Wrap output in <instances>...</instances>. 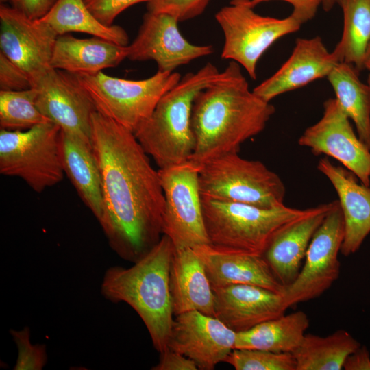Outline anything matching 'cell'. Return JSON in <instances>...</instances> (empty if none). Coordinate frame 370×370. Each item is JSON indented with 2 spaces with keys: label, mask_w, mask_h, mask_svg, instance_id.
Returning <instances> with one entry per match:
<instances>
[{
  "label": "cell",
  "mask_w": 370,
  "mask_h": 370,
  "mask_svg": "<svg viewBox=\"0 0 370 370\" xmlns=\"http://www.w3.org/2000/svg\"><path fill=\"white\" fill-rule=\"evenodd\" d=\"M92 145L101 178L98 221L110 248L135 262L160 239L164 196L158 170L132 131L96 111Z\"/></svg>",
  "instance_id": "1"
},
{
  "label": "cell",
  "mask_w": 370,
  "mask_h": 370,
  "mask_svg": "<svg viewBox=\"0 0 370 370\" xmlns=\"http://www.w3.org/2000/svg\"><path fill=\"white\" fill-rule=\"evenodd\" d=\"M240 66L230 62L195 98V147L188 161L199 169L219 156L238 153L244 142L264 130L275 112L270 102L249 90Z\"/></svg>",
  "instance_id": "2"
},
{
  "label": "cell",
  "mask_w": 370,
  "mask_h": 370,
  "mask_svg": "<svg viewBox=\"0 0 370 370\" xmlns=\"http://www.w3.org/2000/svg\"><path fill=\"white\" fill-rule=\"evenodd\" d=\"M174 249L171 239L162 234L132 266L108 268L101 284L105 299L113 303L125 302L136 312L160 354L168 348L175 316L169 285Z\"/></svg>",
  "instance_id": "3"
},
{
  "label": "cell",
  "mask_w": 370,
  "mask_h": 370,
  "mask_svg": "<svg viewBox=\"0 0 370 370\" xmlns=\"http://www.w3.org/2000/svg\"><path fill=\"white\" fill-rule=\"evenodd\" d=\"M220 71L208 62L189 72L158 101L153 112L133 132L159 169L188 161L195 147L192 110L197 93L212 84Z\"/></svg>",
  "instance_id": "4"
},
{
  "label": "cell",
  "mask_w": 370,
  "mask_h": 370,
  "mask_svg": "<svg viewBox=\"0 0 370 370\" xmlns=\"http://www.w3.org/2000/svg\"><path fill=\"white\" fill-rule=\"evenodd\" d=\"M201 201L209 244L258 256H263L278 231L313 208L301 210L284 204L264 208L202 197Z\"/></svg>",
  "instance_id": "5"
},
{
  "label": "cell",
  "mask_w": 370,
  "mask_h": 370,
  "mask_svg": "<svg viewBox=\"0 0 370 370\" xmlns=\"http://www.w3.org/2000/svg\"><path fill=\"white\" fill-rule=\"evenodd\" d=\"M202 197L243 203L264 208L284 205L286 188L280 176L262 162L238 153L210 160L199 169Z\"/></svg>",
  "instance_id": "6"
},
{
  "label": "cell",
  "mask_w": 370,
  "mask_h": 370,
  "mask_svg": "<svg viewBox=\"0 0 370 370\" xmlns=\"http://www.w3.org/2000/svg\"><path fill=\"white\" fill-rule=\"evenodd\" d=\"M61 130L51 121L25 130H0V173L23 180L42 193L60 183L64 174Z\"/></svg>",
  "instance_id": "7"
},
{
  "label": "cell",
  "mask_w": 370,
  "mask_h": 370,
  "mask_svg": "<svg viewBox=\"0 0 370 370\" xmlns=\"http://www.w3.org/2000/svg\"><path fill=\"white\" fill-rule=\"evenodd\" d=\"M75 75L97 112L132 132L149 117L160 99L182 77L175 71H157L140 80L111 77L102 71Z\"/></svg>",
  "instance_id": "8"
},
{
  "label": "cell",
  "mask_w": 370,
  "mask_h": 370,
  "mask_svg": "<svg viewBox=\"0 0 370 370\" xmlns=\"http://www.w3.org/2000/svg\"><path fill=\"white\" fill-rule=\"evenodd\" d=\"M224 35L221 58L241 65L255 80L259 59L280 38L301 24L291 14L284 18L256 13L250 0H230L215 14Z\"/></svg>",
  "instance_id": "9"
},
{
  "label": "cell",
  "mask_w": 370,
  "mask_h": 370,
  "mask_svg": "<svg viewBox=\"0 0 370 370\" xmlns=\"http://www.w3.org/2000/svg\"><path fill=\"white\" fill-rule=\"evenodd\" d=\"M164 196L162 233L175 248L209 244L205 228L199 168L187 161L158 169Z\"/></svg>",
  "instance_id": "10"
},
{
  "label": "cell",
  "mask_w": 370,
  "mask_h": 370,
  "mask_svg": "<svg viewBox=\"0 0 370 370\" xmlns=\"http://www.w3.org/2000/svg\"><path fill=\"white\" fill-rule=\"evenodd\" d=\"M343 238V213L336 200L310 241L302 269L285 287L282 296L287 308L319 297L338 279Z\"/></svg>",
  "instance_id": "11"
},
{
  "label": "cell",
  "mask_w": 370,
  "mask_h": 370,
  "mask_svg": "<svg viewBox=\"0 0 370 370\" xmlns=\"http://www.w3.org/2000/svg\"><path fill=\"white\" fill-rule=\"evenodd\" d=\"M1 53L36 82L52 69L51 61L58 36L41 18L32 19L14 7L0 6Z\"/></svg>",
  "instance_id": "12"
},
{
  "label": "cell",
  "mask_w": 370,
  "mask_h": 370,
  "mask_svg": "<svg viewBox=\"0 0 370 370\" xmlns=\"http://www.w3.org/2000/svg\"><path fill=\"white\" fill-rule=\"evenodd\" d=\"M298 143L316 156L325 154L336 159L369 186L370 150L355 134L336 98L324 102L322 117L306 129Z\"/></svg>",
  "instance_id": "13"
},
{
  "label": "cell",
  "mask_w": 370,
  "mask_h": 370,
  "mask_svg": "<svg viewBox=\"0 0 370 370\" xmlns=\"http://www.w3.org/2000/svg\"><path fill=\"white\" fill-rule=\"evenodd\" d=\"M33 88L36 106L47 119L92 144V117L97 109L75 75L52 68Z\"/></svg>",
  "instance_id": "14"
},
{
  "label": "cell",
  "mask_w": 370,
  "mask_h": 370,
  "mask_svg": "<svg viewBox=\"0 0 370 370\" xmlns=\"http://www.w3.org/2000/svg\"><path fill=\"white\" fill-rule=\"evenodd\" d=\"M178 20L162 12L145 14L138 33L127 45V58L133 61L153 60L158 71L172 73L179 66L210 55L212 45H195L181 34Z\"/></svg>",
  "instance_id": "15"
},
{
  "label": "cell",
  "mask_w": 370,
  "mask_h": 370,
  "mask_svg": "<svg viewBox=\"0 0 370 370\" xmlns=\"http://www.w3.org/2000/svg\"><path fill=\"white\" fill-rule=\"evenodd\" d=\"M175 317L168 347L193 360L199 369H214L234 349L236 332L218 318L195 310Z\"/></svg>",
  "instance_id": "16"
},
{
  "label": "cell",
  "mask_w": 370,
  "mask_h": 370,
  "mask_svg": "<svg viewBox=\"0 0 370 370\" xmlns=\"http://www.w3.org/2000/svg\"><path fill=\"white\" fill-rule=\"evenodd\" d=\"M340 61L334 51L329 52L319 36L297 38L288 59L270 77L253 89L263 100L275 97L327 77Z\"/></svg>",
  "instance_id": "17"
},
{
  "label": "cell",
  "mask_w": 370,
  "mask_h": 370,
  "mask_svg": "<svg viewBox=\"0 0 370 370\" xmlns=\"http://www.w3.org/2000/svg\"><path fill=\"white\" fill-rule=\"evenodd\" d=\"M215 317L236 332L279 317L288 309L282 294L247 284L212 288Z\"/></svg>",
  "instance_id": "18"
},
{
  "label": "cell",
  "mask_w": 370,
  "mask_h": 370,
  "mask_svg": "<svg viewBox=\"0 0 370 370\" xmlns=\"http://www.w3.org/2000/svg\"><path fill=\"white\" fill-rule=\"evenodd\" d=\"M202 262L212 288L237 284L259 286L283 294L285 286L263 256L238 252L210 244L193 247Z\"/></svg>",
  "instance_id": "19"
},
{
  "label": "cell",
  "mask_w": 370,
  "mask_h": 370,
  "mask_svg": "<svg viewBox=\"0 0 370 370\" xmlns=\"http://www.w3.org/2000/svg\"><path fill=\"white\" fill-rule=\"evenodd\" d=\"M317 169L332 183L343 213L344 238L341 252L348 256L358 251L370 233V188L348 169L321 158Z\"/></svg>",
  "instance_id": "20"
},
{
  "label": "cell",
  "mask_w": 370,
  "mask_h": 370,
  "mask_svg": "<svg viewBox=\"0 0 370 370\" xmlns=\"http://www.w3.org/2000/svg\"><path fill=\"white\" fill-rule=\"evenodd\" d=\"M333 204L332 201L313 207L309 214L282 228L270 241L263 257L285 287L297 276L310 241Z\"/></svg>",
  "instance_id": "21"
},
{
  "label": "cell",
  "mask_w": 370,
  "mask_h": 370,
  "mask_svg": "<svg viewBox=\"0 0 370 370\" xmlns=\"http://www.w3.org/2000/svg\"><path fill=\"white\" fill-rule=\"evenodd\" d=\"M169 285L175 316L195 310L215 317L213 289L204 266L193 248L174 249Z\"/></svg>",
  "instance_id": "22"
},
{
  "label": "cell",
  "mask_w": 370,
  "mask_h": 370,
  "mask_svg": "<svg viewBox=\"0 0 370 370\" xmlns=\"http://www.w3.org/2000/svg\"><path fill=\"white\" fill-rule=\"evenodd\" d=\"M127 56V45L96 36L78 38L66 34L56 39L51 66L73 75L94 74L116 66Z\"/></svg>",
  "instance_id": "23"
},
{
  "label": "cell",
  "mask_w": 370,
  "mask_h": 370,
  "mask_svg": "<svg viewBox=\"0 0 370 370\" xmlns=\"http://www.w3.org/2000/svg\"><path fill=\"white\" fill-rule=\"evenodd\" d=\"M60 149L64 174L99 221L103 214V193L100 170L92 145L61 130Z\"/></svg>",
  "instance_id": "24"
},
{
  "label": "cell",
  "mask_w": 370,
  "mask_h": 370,
  "mask_svg": "<svg viewBox=\"0 0 370 370\" xmlns=\"http://www.w3.org/2000/svg\"><path fill=\"white\" fill-rule=\"evenodd\" d=\"M308 326V317L303 311L283 314L236 332L234 349L293 353L301 344Z\"/></svg>",
  "instance_id": "25"
},
{
  "label": "cell",
  "mask_w": 370,
  "mask_h": 370,
  "mask_svg": "<svg viewBox=\"0 0 370 370\" xmlns=\"http://www.w3.org/2000/svg\"><path fill=\"white\" fill-rule=\"evenodd\" d=\"M350 64L338 63L327 77L336 99L354 123L360 140L370 150V88Z\"/></svg>",
  "instance_id": "26"
},
{
  "label": "cell",
  "mask_w": 370,
  "mask_h": 370,
  "mask_svg": "<svg viewBox=\"0 0 370 370\" xmlns=\"http://www.w3.org/2000/svg\"><path fill=\"white\" fill-rule=\"evenodd\" d=\"M41 19L58 36L72 32H82L123 46H127L129 42L128 35L123 28L101 23L91 13L84 0H57Z\"/></svg>",
  "instance_id": "27"
},
{
  "label": "cell",
  "mask_w": 370,
  "mask_h": 370,
  "mask_svg": "<svg viewBox=\"0 0 370 370\" xmlns=\"http://www.w3.org/2000/svg\"><path fill=\"white\" fill-rule=\"evenodd\" d=\"M360 347L349 332L338 330L325 337L306 334L292 354L296 370H341L347 357Z\"/></svg>",
  "instance_id": "28"
},
{
  "label": "cell",
  "mask_w": 370,
  "mask_h": 370,
  "mask_svg": "<svg viewBox=\"0 0 370 370\" xmlns=\"http://www.w3.org/2000/svg\"><path fill=\"white\" fill-rule=\"evenodd\" d=\"M343 15V28L340 41L333 51L340 62L364 69L363 62L370 42V0H337Z\"/></svg>",
  "instance_id": "29"
},
{
  "label": "cell",
  "mask_w": 370,
  "mask_h": 370,
  "mask_svg": "<svg viewBox=\"0 0 370 370\" xmlns=\"http://www.w3.org/2000/svg\"><path fill=\"white\" fill-rule=\"evenodd\" d=\"M34 88L16 91L0 90V127L6 130H25L51 121L38 110Z\"/></svg>",
  "instance_id": "30"
},
{
  "label": "cell",
  "mask_w": 370,
  "mask_h": 370,
  "mask_svg": "<svg viewBox=\"0 0 370 370\" xmlns=\"http://www.w3.org/2000/svg\"><path fill=\"white\" fill-rule=\"evenodd\" d=\"M225 362L236 370H296L292 353L234 349Z\"/></svg>",
  "instance_id": "31"
},
{
  "label": "cell",
  "mask_w": 370,
  "mask_h": 370,
  "mask_svg": "<svg viewBox=\"0 0 370 370\" xmlns=\"http://www.w3.org/2000/svg\"><path fill=\"white\" fill-rule=\"evenodd\" d=\"M10 335L15 343L18 355L14 370H41L47 362V347L45 344H33L30 329L10 330Z\"/></svg>",
  "instance_id": "32"
},
{
  "label": "cell",
  "mask_w": 370,
  "mask_h": 370,
  "mask_svg": "<svg viewBox=\"0 0 370 370\" xmlns=\"http://www.w3.org/2000/svg\"><path fill=\"white\" fill-rule=\"evenodd\" d=\"M211 0H149L147 10L171 14L179 22L201 14Z\"/></svg>",
  "instance_id": "33"
},
{
  "label": "cell",
  "mask_w": 370,
  "mask_h": 370,
  "mask_svg": "<svg viewBox=\"0 0 370 370\" xmlns=\"http://www.w3.org/2000/svg\"><path fill=\"white\" fill-rule=\"evenodd\" d=\"M91 13L103 25L110 26L116 17L130 6L149 0H84Z\"/></svg>",
  "instance_id": "34"
},
{
  "label": "cell",
  "mask_w": 370,
  "mask_h": 370,
  "mask_svg": "<svg viewBox=\"0 0 370 370\" xmlns=\"http://www.w3.org/2000/svg\"><path fill=\"white\" fill-rule=\"evenodd\" d=\"M32 88L29 76L0 52V90L16 91Z\"/></svg>",
  "instance_id": "35"
},
{
  "label": "cell",
  "mask_w": 370,
  "mask_h": 370,
  "mask_svg": "<svg viewBox=\"0 0 370 370\" xmlns=\"http://www.w3.org/2000/svg\"><path fill=\"white\" fill-rule=\"evenodd\" d=\"M152 370H197V364L187 356L170 348L160 353L159 362Z\"/></svg>",
  "instance_id": "36"
},
{
  "label": "cell",
  "mask_w": 370,
  "mask_h": 370,
  "mask_svg": "<svg viewBox=\"0 0 370 370\" xmlns=\"http://www.w3.org/2000/svg\"><path fill=\"white\" fill-rule=\"evenodd\" d=\"M253 7L271 0H250ZM288 3L293 7L291 15L301 25L312 19L321 5V0H280Z\"/></svg>",
  "instance_id": "37"
},
{
  "label": "cell",
  "mask_w": 370,
  "mask_h": 370,
  "mask_svg": "<svg viewBox=\"0 0 370 370\" xmlns=\"http://www.w3.org/2000/svg\"><path fill=\"white\" fill-rule=\"evenodd\" d=\"M57 0H12L13 7L32 19L42 18Z\"/></svg>",
  "instance_id": "38"
},
{
  "label": "cell",
  "mask_w": 370,
  "mask_h": 370,
  "mask_svg": "<svg viewBox=\"0 0 370 370\" xmlns=\"http://www.w3.org/2000/svg\"><path fill=\"white\" fill-rule=\"evenodd\" d=\"M343 368L345 370H370V355L362 346L351 353L345 359Z\"/></svg>",
  "instance_id": "39"
},
{
  "label": "cell",
  "mask_w": 370,
  "mask_h": 370,
  "mask_svg": "<svg viewBox=\"0 0 370 370\" xmlns=\"http://www.w3.org/2000/svg\"><path fill=\"white\" fill-rule=\"evenodd\" d=\"M363 66L364 69H367L370 72V42L365 51Z\"/></svg>",
  "instance_id": "40"
},
{
  "label": "cell",
  "mask_w": 370,
  "mask_h": 370,
  "mask_svg": "<svg viewBox=\"0 0 370 370\" xmlns=\"http://www.w3.org/2000/svg\"><path fill=\"white\" fill-rule=\"evenodd\" d=\"M336 3L337 0H323L321 3V6L325 11H329Z\"/></svg>",
  "instance_id": "41"
},
{
  "label": "cell",
  "mask_w": 370,
  "mask_h": 370,
  "mask_svg": "<svg viewBox=\"0 0 370 370\" xmlns=\"http://www.w3.org/2000/svg\"><path fill=\"white\" fill-rule=\"evenodd\" d=\"M369 86V88H370V74L369 75V77H368V84H367Z\"/></svg>",
  "instance_id": "42"
},
{
  "label": "cell",
  "mask_w": 370,
  "mask_h": 370,
  "mask_svg": "<svg viewBox=\"0 0 370 370\" xmlns=\"http://www.w3.org/2000/svg\"><path fill=\"white\" fill-rule=\"evenodd\" d=\"M1 3H5L6 1H10L11 2L12 0H0Z\"/></svg>",
  "instance_id": "43"
},
{
  "label": "cell",
  "mask_w": 370,
  "mask_h": 370,
  "mask_svg": "<svg viewBox=\"0 0 370 370\" xmlns=\"http://www.w3.org/2000/svg\"><path fill=\"white\" fill-rule=\"evenodd\" d=\"M321 3H322L323 0H321Z\"/></svg>",
  "instance_id": "44"
}]
</instances>
